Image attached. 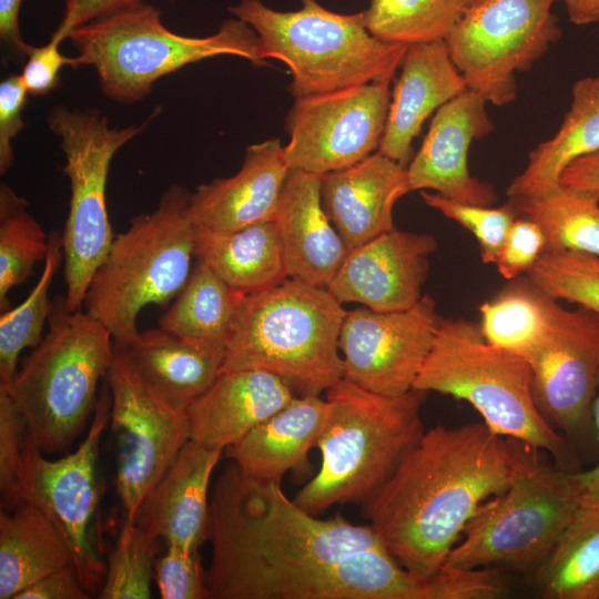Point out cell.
Segmentation results:
<instances>
[{
  "mask_svg": "<svg viewBox=\"0 0 599 599\" xmlns=\"http://www.w3.org/2000/svg\"><path fill=\"white\" fill-rule=\"evenodd\" d=\"M207 599H426L369 524L318 518L234 461L210 496Z\"/></svg>",
  "mask_w": 599,
  "mask_h": 599,
  "instance_id": "cell-1",
  "label": "cell"
},
{
  "mask_svg": "<svg viewBox=\"0 0 599 599\" xmlns=\"http://www.w3.org/2000/svg\"><path fill=\"white\" fill-rule=\"evenodd\" d=\"M511 471V441L484 422L437 425L361 504V515L405 569L427 579L478 507L507 488Z\"/></svg>",
  "mask_w": 599,
  "mask_h": 599,
  "instance_id": "cell-2",
  "label": "cell"
},
{
  "mask_svg": "<svg viewBox=\"0 0 599 599\" xmlns=\"http://www.w3.org/2000/svg\"><path fill=\"white\" fill-rule=\"evenodd\" d=\"M427 394L412 388L399 396H384L346 378L329 388L315 446L321 466L294 501L313 515L334 505L362 504L425 432L422 407Z\"/></svg>",
  "mask_w": 599,
  "mask_h": 599,
  "instance_id": "cell-3",
  "label": "cell"
},
{
  "mask_svg": "<svg viewBox=\"0 0 599 599\" xmlns=\"http://www.w3.org/2000/svg\"><path fill=\"white\" fill-rule=\"evenodd\" d=\"M346 312L327 288L291 278L243 294L221 373L262 369L298 396H319L344 378L339 333Z\"/></svg>",
  "mask_w": 599,
  "mask_h": 599,
  "instance_id": "cell-4",
  "label": "cell"
},
{
  "mask_svg": "<svg viewBox=\"0 0 599 599\" xmlns=\"http://www.w3.org/2000/svg\"><path fill=\"white\" fill-rule=\"evenodd\" d=\"M414 388L465 400L495 434L549 454L564 469L581 470L576 449L536 404L527 359L488 343L478 323L441 319Z\"/></svg>",
  "mask_w": 599,
  "mask_h": 599,
  "instance_id": "cell-5",
  "label": "cell"
},
{
  "mask_svg": "<svg viewBox=\"0 0 599 599\" xmlns=\"http://www.w3.org/2000/svg\"><path fill=\"white\" fill-rule=\"evenodd\" d=\"M49 332L6 384L27 434L43 454L65 450L81 434L98 403L99 380L114 357L109 329L65 297L53 301Z\"/></svg>",
  "mask_w": 599,
  "mask_h": 599,
  "instance_id": "cell-6",
  "label": "cell"
},
{
  "mask_svg": "<svg viewBox=\"0 0 599 599\" xmlns=\"http://www.w3.org/2000/svg\"><path fill=\"white\" fill-rule=\"evenodd\" d=\"M301 2L296 11H276L261 0H241L229 8L256 32L263 60L288 67V91L295 99L394 78L408 45L373 37L363 11L343 14L317 0Z\"/></svg>",
  "mask_w": 599,
  "mask_h": 599,
  "instance_id": "cell-7",
  "label": "cell"
},
{
  "mask_svg": "<svg viewBox=\"0 0 599 599\" xmlns=\"http://www.w3.org/2000/svg\"><path fill=\"white\" fill-rule=\"evenodd\" d=\"M190 197L185 187L171 185L152 212L133 217L114 236L94 272L83 306L114 343L138 333V316L145 306H166L185 285L195 257Z\"/></svg>",
  "mask_w": 599,
  "mask_h": 599,
  "instance_id": "cell-8",
  "label": "cell"
},
{
  "mask_svg": "<svg viewBox=\"0 0 599 599\" xmlns=\"http://www.w3.org/2000/svg\"><path fill=\"white\" fill-rule=\"evenodd\" d=\"M511 448L507 488L478 507L443 566L531 569L579 509L585 493L577 471L539 461L538 450L519 441Z\"/></svg>",
  "mask_w": 599,
  "mask_h": 599,
  "instance_id": "cell-9",
  "label": "cell"
},
{
  "mask_svg": "<svg viewBox=\"0 0 599 599\" xmlns=\"http://www.w3.org/2000/svg\"><path fill=\"white\" fill-rule=\"evenodd\" d=\"M68 39L80 67H93L103 93L119 103L143 100L159 79L209 58L226 54L267 64L256 32L242 20H226L207 37H186L167 29L161 11L144 2L78 27Z\"/></svg>",
  "mask_w": 599,
  "mask_h": 599,
  "instance_id": "cell-10",
  "label": "cell"
},
{
  "mask_svg": "<svg viewBox=\"0 0 599 599\" xmlns=\"http://www.w3.org/2000/svg\"><path fill=\"white\" fill-rule=\"evenodd\" d=\"M160 113L140 124L112 128L98 109L54 105L48 113L50 131L60 140L63 172L70 182V204L62 233L65 304L82 309L90 281L113 242L106 210V180L114 154L138 136Z\"/></svg>",
  "mask_w": 599,
  "mask_h": 599,
  "instance_id": "cell-11",
  "label": "cell"
},
{
  "mask_svg": "<svg viewBox=\"0 0 599 599\" xmlns=\"http://www.w3.org/2000/svg\"><path fill=\"white\" fill-rule=\"evenodd\" d=\"M555 0H477L445 42L468 90L487 103L516 99V73L529 70L561 35Z\"/></svg>",
  "mask_w": 599,
  "mask_h": 599,
  "instance_id": "cell-12",
  "label": "cell"
},
{
  "mask_svg": "<svg viewBox=\"0 0 599 599\" xmlns=\"http://www.w3.org/2000/svg\"><path fill=\"white\" fill-rule=\"evenodd\" d=\"M536 404L579 457L599 451L592 404L599 375V315L557 304L551 325L527 357Z\"/></svg>",
  "mask_w": 599,
  "mask_h": 599,
  "instance_id": "cell-13",
  "label": "cell"
},
{
  "mask_svg": "<svg viewBox=\"0 0 599 599\" xmlns=\"http://www.w3.org/2000/svg\"><path fill=\"white\" fill-rule=\"evenodd\" d=\"M110 412L111 396L104 389L84 440L60 459H47L27 432L23 440L22 501L41 509L64 536L75 573L90 595L102 586L106 572L90 532L98 505L97 458Z\"/></svg>",
  "mask_w": 599,
  "mask_h": 599,
  "instance_id": "cell-14",
  "label": "cell"
},
{
  "mask_svg": "<svg viewBox=\"0 0 599 599\" xmlns=\"http://www.w3.org/2000/svg\"><path fill=\"white\" fill-rule=\"evenodd\" d=\"M392 79L296 98L285 119L283 146L290 170L323 175L348 167L378 151Z\"/></svg>",
  "mask_w": 599,
  "mask_h": 599,
  "instance_id": "cell-15",
  "label": "cell"
},
{
  "mask_svg": "<svg viewBox=\"0 0 599 599\" xmlns=\"http://www.w3.org/2000/svg\"><path fill=\"white\" fill-rule=\"evenodd\" d=\"M105 382L111 396L116 489L125 520L136 511L189 440L185 412L160 402L114 351Z\"/></svg>",
  "mask_w": 599,
  "mask_h": 599,
  "instance_id": "cell-16",
  "label": "cell"
},
{
  "mask_svg": "<svg viewBox=\"0 0 599 599\" xmlns=\"http://www.w3.org/2000/svg\"><path fill=\"white\" fill-rule=\"evenodd\" d=\"M441 319L430 295L404 311H347L339 333L344 378L384 396L409 392Z\"/></svg>",
  "mask_w": 599,
  "mask_h": 599,
  "instance_id": "cell-17",
  "label": "cell"
},
{
  "mask_svg": "<svg viewBox=\"0 0 599 599\" xmlns=\"http://www.w3.org/2000/svg\"><path fill=\"white\" fill-rule=\"evenodd\" d=\"M434 235L396 227L348 251L328 285L342 304L359 303L378 312L404 311L423 297Z\"/></svg>",
  "mask_w": 599,
  "mask_h": 599,
  "instance_id": "cell-18",
  "label": "cell"
},
{
  "mask_svg": "<svg viewBox=\"0 0 599 599\" xmlns=\"http://www.w3.org/2000/svg\"><path fill=\"white\" fill-rule=\"evenodd\" d=\"M486 105L481 95L466 89L435 112L419 151L406 166L410 191L433 190L484 206L497 201L494 186L473 176L468 169L470 144L495 128Z\"/></svg>",
  "mask_w": 599,
  "mask_h": 599,
  "instance_id": "cell-19",
  "label": "cell"
},
{
  "mask_svg": "<svg viewBox=\"0 0 599 599\" xmlns=\"http://www.w3.org/2000/svg\"><path fill=\"white\" fill-rule=\"evenodd\" d=\"M288 171L278 139L247 146L236 174L191 193L189 212L195 229L227 233L274 221Z\"/></svg>",
  "mask_w": 599,
  "mask_h": 599,
  "instance_id": "cell-20",
  "label": "cell"
},
{
  "mask_svg": "<svg viewBox=\"0 0 599 599\" xmlns=\"http://www.w3.org/2000/svg\"><path fill=\"white\" fill-rule=\"evenodd\" d=\"M224 450L187 440L142 500L134 522L189 551L207 541L211 476Z\"/></svg>",
  "mask_w": 599,
  "mask_h": 599,
  "instance_id": "cell-21",
  "label": "cell"
},
{
  "mask_svg": "<svg viewBox=\"0 0 599 599\" xmlns=\"http://www.w3.org/2000/svg\"><path fill=\"white\" fill-rule=\"evenodd\" d=\"M114 351L165 406L184 413L221 373L225 345L186 338L162 327L138 332Z\"/></svg>",
  "mask_w": 599,
  "mask_h": 599,
  "instance_id": "cell-22",
  "label": "cell"
},
{
  "mask_svg": "<svg viewBox=\"0 0 599 599\" xmlns=\"http://www.w3.org/2000/svg\"><path fill=\"white\" fill-rule=\"evenodd\" d=\"M408 192L406 166L378 151L321 175L324 210L349 250L394 230V205Z\"/></svg>",
  "mask_w": 599,
  "mask_h": 599,
  "instance_id": "cell-23",
  "label": "cell"
},
{
  "mask_svg": "<svg viewBox=\"0 0 599 599\" xmlns=\"http://www.w3.org/2000/svg\"><path fill=\"white\" fill-rule=\"evenodd\" d=\"M274 221L288 278L327 288L349 248L324 210L321 175L290 170Z\"/></svg>",
  "mask_w": 599,
  "mask_h": 599,
  "instance_id": "cell-24",
  "label": "cell"
},
{
  "mask_svg": "<svg viewBox=\"0 0 599 599\" xmlns=\"http://www.w3.org/2000/svg\"><path fill=\"white\" fill-rule=\"evenodd\" d=\"M295 396L283 379L266 370L222 372L185 410L189 439L225 450Z\"/></svg>",
  "mask_w": 599,
  "mask_h": 599,
  "instance_id": "cell-25",
  "label": "cell"
},
{
  "mask_svg": "<svg viewBox=\"0 0 599 599\" xmlns=\"http://www.w3.org/2000/svg\"><path fill=\"white\" fill-rule=\"evenodd\" d=\"M378 152L407 166L427 118L467 89L445 40L408 45Z\"/></svg>",
  "mask_w": 599,
  "mask_h": 599,
  "instance_id": "cell-26",
  "label": "cell"
},
{
  "mask_svg": "<svg viewBox=\"0 0 599 599\" xmlns=\"http://www.w3.org/2000/svg\"><path fill=\"white\" fill-rule=\"evenodd\" d=\"M326 416L319 396H295L282 409L255 426L225 455L245 474L263 481L282 483L284 475L305 474Z\"/></svg>",
  "mask_w": 599,
  "mask_h": 599,
  "instance_id": "cell-27",
  "label": "cell"
},
{
  "mask_svg": "<svg viewBox=\"0 0 599 599\" xmlns=\"http://www.w3.org/2000/svg\"><path fill=\"white\" fill-rule=\"evenodd\" d=\"M571 94L560 128L529 152L526 167L507 187L508 197L539 195L558 187L571 162L599 151V75L578 80Z\"/></svg>",
  "mask_w": 599,
  "mask_h": 599,
  "instance_id": "cell-28",
  "label": "cell"
},
{
  "mask_svg": "<svg viewBox=\"0 0 599 599\" xmlns=\"http://www.w3.org/2000/svg\"><path fill=\"white\" fill-rule=\"evenodd\" d=\"M194 256L242 294L261 292L288 278L275 221L227 233L195 229Z\"/></svg>",
  "mask_w": 599,
  "mask_h": 599,
  "instance_id": "cell-29",
  "label": "cell"
},
{
  "mask_svg": "<svg viewBox=\"0 0 599 599\" xmlns=\"http://www.w3.org/2000/svg\"><path fill=\"white\" fill-rule=\"evenodd\" d=\"M73 566L64 536L37 506L22 501L0 515V599L59 569Z\"/></svg>",
  "mask_w": 599,
  "mask_h": 599,
  "instance_id": "cell-30",
  "label": "cell"
},
{
  "mask_svg": "<svg viewBox=\"0 0 599 599\" xmlns=\"http://www.w3.org/2000/svg\"><path fill=\"white\" fill-rule=\"evenodd\" d=\"M545 599H599V501L583 497L548 555L529 569Z\"/></svg>",
  "mask_w": 599,
  "mask_h": 599,
  "instance_id": "cell-31",
  "label": "cell"
},
{
  "mask_svg": "<svg viewBox=\"0 0 599 599\" xmlns=\"http://www.w3.org/2000/svg\"><path fill=\"white\" fill-rule=\"evenodd\" d=\"M242 295L196 260L174 303L159 319V326L186 338L225 345Z\"/></svg>",
  "mask_w": 599,
  "mask_h": 599,
  "instance_id": "cell-32",
  "label": "cell"
},
{
  "mask_svg": "<svg viewBox=\"0 0 599 599\" xmlns=\"http://www.w3.org/2000/svg\"><path fill=\"white\" fill-rule=\"evenodd\" d=\"M508 202L540 226L546 250L599 256L598 195L559 185L539 195L508 197Z\"/></svg>",
  "mask_w": 599,
  "mask_h": 599,
  "instance_id": "cell-33",
  "label": "cell"
},
{
  "mask_svg": "<svg viewBox=\"0 0 599 599\" xmlns=\"http://www.w3.org/2000/svg\"><path fill=\"white\" fill-rule=\"evenodd\" d=\"M557 304L527 277L479 306L481 333L491 345L527 359L546 336Z\"/></svg>",
  "mask_w": 599,
  "mask_h": 599,
  "instance_id": "cell-34",
  "label": "cell"
},
{
  "mask_svg": "<svg viewBox=\"0 0 599 599\" xmlns=\"http://www.w3.org/2000/svg\"><path fill=\"white\" fill-rule=\"evenodd\" d=\"M477 0H370L363 11L368 32L388 43L446 40Z\"/></svg>",
  "mask_w": 599,
  "mask_h": 599,
  "instance_id": "cell-35",
  "label": "cell"
},
{
  "mask_svg": "<svg viewBox=\"0 0 599 599\" xmlns=\"http://www.w3.org/2000/svg\"><path fill=\"white\" fill-rule=\"evenodd\" d=\"M49 235L28 211V202L8 184L0 185V311L9 309V291L26 283L44 262Z\"/></svg>",
  "mask_w": 599,
  "mask_h": 599,
  "instance_id": "cell-36",
  "label": "cell"
},
{
  "mask_svg": "<svg viewBox=\"0 0 599 599\" xmlns=\"http://www.w3.org/2000/svg\"><path fill=\"white\" fill-rule=\"evenodd\" d=\"M63 258L62 234L49 233V251L43 262L41 276L28 297L17 307L2 312L0 316V383H9L17 373L20 353L35 347L42 339V329L49 319L53 301L49 288Z\"/></svg>",
  "mask_w": 599,
  "mask_h": 599,
  "instance_id": "cell-37",
  "label": "cell"
},
{
  "mask_svg": "<svg viewBox=\"0 0 599 599\" xmlns=\"http://www.w3.org/2000/svg\"><path fill=\"white\" fill-rule=\"evenodd\" d=\"M527 277L549 297L578 304L599 315V256L545 250Z\"/></svg>",
  "mask_w": 599,
  "mask_h": 599,
  "instance_id": "cell-38",
  "label": "cell"
},
{
  "mask_svg": "<svg viewBox=\"0 0 599 599\" xmlns=\"http://www.w3.org/2000/svg\"><path fill=\"white\" fill-rule=\"evenodd\" d=\"M158 539L125 520L109 557L100 599H149Z\"/></svg>",
  "mask_w": 599,
  "mask_h": 599,
  "instance_id": "cell-39",
  "label": "cell"
},
{
  "mask_svg": "<svg viewBox=\"0 0 599 599\" xmlns=\"http://www.w3.org/2000/svg\"><path fill=\"white\" fill-rule=\"evenodd\" d=\"M426 205L468 230L476 238L481 261L495 264L518 212L507 202L491 207L459 202L438 193L420 192Z\"/></svg>",
  "mask_w": 599,
  "mask_h": 599,
  "instance_id": "cell-40",
  "label": "cell"
},
{
  "mask_svg": "<svg viewBox=\"0 0 599 599\" xmlns=\"http://www.w3.org/2000/svg\"><path fill=\"white\" fill-rule=\"evenodd\" d=\"M26 432L22 415L0 385V496L2 508L10 511L22 502Z\"/></svg>",
  "mask_w": 599,
  "mask_h": 599,
  "instance_id": "cell-41",
  "label": "cell"
},
{
  "mask_svg": "<svg viewBox=\"0 0 599 599\" xmlns=\"http://www.w3.org/2000/svg\"><path fill=\"white\" fill-rule=\"evenodd\" d=\"M154 580L162 599H207L206 569L199 551L167 544L154 561Z\"/></svg>",
  "mask_w": 599,
  "mask_h": 599,
  "instance_id": "cell-42",
  "label": "cell"
},
{
  "mask_svg": "<svg viewBox=\"0 0 599 599\" xmlns=\"http://www.w3.org/2000/svg\"><path fill=\"white\" fill-rule=\"evenodd\" d=\"M545 250L546 238L540 226L526 216L516 217L495 264L504 278L515 280L527 274Z\"/></svg>",
  "mask_w": 599,
  "mask_h": 599,
  "instance_id": "cell-43",
  "label": "cell"
},
{
  "mask_svg": "<svg viewBox=\"0 0 599 599\" xmlns=\"http://www.w3.org/2000/svg\"><path fill=\"white\" fill-rule=\"evenodd\" d=\"M64 39L52 34L50 41L41 47L29 45L28 57L20 74L21 82L31 95H44L54 90L60 83V71L69 65L72 69L80 67L77 57H67L61 53L60 44Z\"/></svg>",
  "mask_w": 599,
  "mask_h": 599,
  "instance_id": "cell-44",
  "label": "cell"
},
{
  "mask_svg": "<svg viewBox=\"0 0 599 599\" xmlns=\"http://www.w3.org/2000/svg\"><path fill=\"white\" fill-rule=\"evenodd\" d=\"M28 92L20 74H10L0 83V173L14 164L13 141L23 130V108Z\"/></svg>",
  "mask_w": 599,
  "mask_h": 599,
  "instance_id": "cell-45",
  "label": "cell"
},
{
  "mask_svg": "<svg viewBox=\"0 0 599 599\" xmlns=\"http://www.w3.org/2000/svg\"><path fill=\"white\" fill-rule=\"evenodd\" d=\"M143 0H65L62 20L54 33L68 39L69 33L83 24L133 8Z\"/></svg>",
  "mask_w": 599,
  "mask_h": 599,
  "instance_id": "cell-46",
  "label": "cell"
},
{
  "mask_svg": "<svg viewBox=\"0 0 599 599\" xmlns=\"http://www.w3.org/2000/svg\"><path fill=\"white\" fill-rule=\"evenodd\" d=\"M90 597L73 566H68L31 583L13 599H88Z\"/></svg>",
  "mask_w": 599,
  "mask_h": 599,
  "instance_id": "cell-47",
  "label": "cell"
},
{
  "mask_svg": "<svg viewBox=\"0 0 599 599\" xmlns=\"http://www.w3.org/2000/svg\"><path fill=\"white\" fill-rule=\"evenodd\" d=\"M560 185L599 196V151L571 162L561 173Z\"/></svg>",
  "mask_w": 599,
  "mask_h": 599,
  "instance_id": "cell-48",
  "label": "cell"
},
{
  "mask_svg": "<svg viewBox=\"0 0 599 599\" xmlns=\"http://www.w3.org/2000/svg\"><path fill=\"white\" fill-rule=\"evenodd\" d=\"M23 0H0V38L14 51L26 54L29 43L21 34L19 11Z\"/></svg>",
  "mask_w": 599,
  "mask_h": 599,
  "instance_id": "cell-49",
  "label": "cell"
},
{
  "mask_svg": "<svg viewBox=\"0 0 599 599\" xmlns=\"http://www.w3.org/2000/svg\"><path fill=\"white\" fill-rule=\"evenodd\" d=\"M592 423L599 444V375L597 393L592 404ZM577 476L585 493V497L590 500L599 501V460L590 469L578 470Z\"/></svg>",
  "mask_w": 599,
  "mask_h": 599,
  "instance_id": "cell-50",
  "label": "cell"
},
{
  "mask_svg": "<svg viewBox=\"0 0 599 599\" xmlns=\"http://www.w3.org/2000/svg\"><path fill=\"white\" fill-rule=\"evenodd\" d=\"M558 1L564 2L570 22L576 26H586L599 21V0Z\"/></svg>",
  "mask_w": 599,
  "mask_h": 599,
  "instance_id": "cell-51",
  "label": "cell"
},
{
  "mask_svg": "<svg viewBox=\"0 0 599 599\" xmlns=\"http://www.w3.org/2000/svg\"><path fill=\"white\" fill-rule=\"evenodd\" d=\"M169 1H174V0H169Z\"/></svg>",
  "mask_w": 599,
  "mask_h": 599,
  "instance_id": "cell-52",
  "label": "cell"
}]
</instances>
